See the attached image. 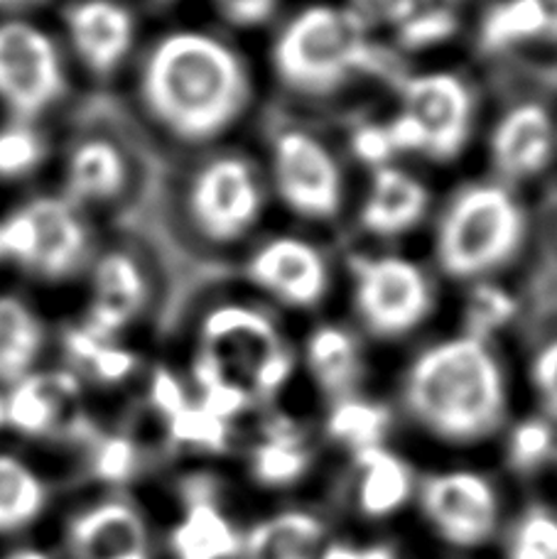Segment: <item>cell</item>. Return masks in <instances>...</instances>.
<instances>
[{
  "mask_svg": "<svg viewBox=\"0 0 557 559\" xmlns=\"http://www.w3.org/2000/svg\"><path fill=\"white\" fill-rule=\"evenodd\" d=\"M96 476L104 481H128L138 468V449L126 437L102 439L94 454Z\"/></svg>",
  "mask_w": 557,
  "mask_h": 559,
  "instance_id": "cell-35",
  "label": "cell"
},
{
  "mask_svg": "<svg viewBox=\"0 0 557 559\" xmlns=\"http://www.w3.org/2000/svg\"><path fill=\"white\" fill-rule=\"evenodd\" d=\"M45 155L43 138L27 126H10L0 131V177H23L39 165Z\"/></svg>",
  "mask_w": 557,
  "mask_h": 559,
  "instance_id": "cell-30",
  "label": "cell"
},
{
  "mask_svg": "<svg viewBox=\"0 0 557 559\" xmlns=\"http://www.w3.org/2000/svg\"><path fill=\"white\" fill-rule=\"evenodd\" d=\"M194 373L206 391L204 411L224 417L244 401V385L258 395L277 391L291 373V352L258 309L222 305L204 317Z\"/></svg>",
  "mask_w": 557,
  "mask_h": 559,
  "instance_id": "cell-4",
  "label": "cell"
},
{
  "mask_svg": "<svg viewBox=\"0 0 557 559\" xmlns=\"http://www.w3.org/2000/svg\"><path fill=\"white\" fill-rule=\"evenodd\" d=\"M479 39L489 52L557 45V0H499L486 10Z\"/></svg>",
  "mask_w": 557,
  "mask_h": 559,
  "instance_id": "cell-21",
  "label": "cell"
},
{
  "mask_svg": "<svg viewBox=\"0 0 557 559\" xmlns=\"http://www.w3.org/2000/svg\"><path fill=\"white\" fill-rule=\"evenodd\" d=\"M141 92L167 133L185 143H209L241 121L253 98V76L226 39L175 29L147 52Z\"/></svg>",
  "mask_w": 557,
  "mask_h": 559,
  "instance_id": "cell-1",
  "label": "cell"
},
{
  "mask_svg": "<svg viewBox=\"0 0 557 559\" xmlns=\"http://www.w3.org/2000/svg\"><path fill=\"white\" fill-rule=\"evenodd\" d=\"M403 405L440 442H484L509 415L501 358L479 334L440 338L417 352L405 368Z\"/></svg>",
  "mask_w": 557,
  "mask_h": 559,
  "instance_id": "cell-2",
  "label": "cell"
},
{
  "mask_svg": "<svg viewBox=\"0 0 557 559\" xmlns=\"http://www.w3.org/2000/svg\"><path fill=\"white\" fill-rule=\"evenodd\" d=\"M271 185L281 204L307 222H332L344 206V169L332 147L303 128H285L271 145Z\"/></svg>",
  "mask_w": 557,
  "mask_h": 559,
  "instance_id": "cell-8",
  "label": "cell"
},
{
  "mask_svg": "<svg viewBox=\"0 0 557 559\" xmlns=\"http://www.w3.org/2000/svg\"><path fill=\"white\" fill-rule=\"evenodd\" d=\"M241 545L232 523L204 496H192L185 521L173 533L177 559H232Z\"/></svg>",
  "mask_w": 557,
  "mask_h": 559,
  "instance_id": "cell-25",
  "label": "cell"
},
{
  "mask_svg": "<svg viewBox=\"0 0 557 559\" xmlns=\"http://www.w3.org/2000/svg\"><path fill=\"white\" fill-rule=\"evenodd\" d=\"M228 20L238 25H256L273 13L277 0H216Z\"/></svg>",
  "mask_w": 557,
  "mask_h": 559,
  "instance_id": "cell-38",
  "label": "cell"
},
{
  "mask_svg": "<svg viewBox=\"0 0 557 559\" xmlns=\"http://www.w3.org/2000/svg\"><path fill=\"white\" fill-rule=\"evenodd\" d=\"M415 488L411 466L381 444L356 452V501L366 515L386 518L407 503Z\"/></svg>",
  "mask_w": 557,
  "mask_h": 559,
  "instance_id": "cell-22",
  "label": "cell"
},
{
  "mask_svg": "<svg viewBox=\"0 0 557 559\" xmlns=\"http://www.w3.org/2000/svg\"><path fill=\"white\" fill-rule=\"evenodd\" d=\"M37 3V0H0V8H17V5H29Z\"/></svg>",
  "mask_w": 557,
  "mask_h": 559,
  "instance_id": "cell-40",
  "label": "cell"
},
{
  "mask_svg": "<svg viewBox=\"0 0 557 559\" xmlns=\"http://www.w3.org/2000/svg\"><path fill=\"white\" fill-rule=\"evenodd\" d=\"M437 305L432 277L398 253L354 258L352 307L362 326L381 342H398L427 324Z\"/></svg>",
  "mask_w": 557,
  "mask_h": 559,
  "instance_id": "cell-7",
  "label": "cell"
},
{
  "mask_svg": "<svg viewBox=\"0 0 557 559\" xmlns=\"http://www.w3.org/2000/svg\"><path fill=\"white\" fill-rule=\"evenodd\" d=\"M64 346L69 356L82 364L98 383H121L138 366V356L133 352L102 338L88 326L69 329Z\"/></svg>",
  "mask_w": 557,
  "mask_h": 559,
  "instance_id": "cell-28",
  "label": "cell"
},
{
  "mask_svg": "<svg viewBox=\"0 0 557 559\" xmlns=\"http://www.w3.org/2000/svg\"><path fill=\"white\" fill-rule=\"evenodd\" d=\"M151 401L157 407V411L165 413L167 417H173L175 413H180L185 403V393L180 383H177V378L161 368V371H155L153 376V385H151Z\"/></svg>",
  "mask_w": 557,
  "mask_h": 559,
  "instance_id": "cell-37",
  "label": "cell"
},
{
  "mask_svg": "<svg viewBox=\"0 0 557 559\" xmlns=\"http://www.w3.org/2000/svg\"><path fill=\"white\" fill-rule=\"evenodd\" d=\"M128 165L121 150L106 138L82 140L69 155L67 185L82 202L114 199L126 187Z\"/></svg>",
  "mask_w": 557,
  "mask_h": 559,
  "instance_id": "cell-23",
  "label": "cell"
},
{
  "mask_svg": "<svg viewBox=\"0 0 557 559\" xmlns=\"http://www.w3.org/2000/svg\"><path fill=\"white\" fill-rule=\"evenodd\" d=\"M420 508L425 521L447 545L464 550L489 543L501 513L494 484L470 468L427 476L420 486Z\"/></svg>",
  "mask_w": 557,
  "mask_h": 559,
  "instance_id": "cell-12",
  "label": "cell"
},
{
  "mask_svg": "<svg viewBox=\"0 0 557 559\" xmlns=\"http://www.w3.org/2000/svg\"><path fill=\"white\" fill-rule=\"evenodd\" d=\"M5 423V401H0V425Z\"/></svg>",
  "mask_w": 557,
  "mask_h": 559,
  "instance_id": "cell-41",
  "label": "cell"
},
{
  "mask_svg": "<svg viewBox=\"0 0 557 559\" xmlns=\"http://www.w3.org/2000/svg\"><path fill=\"white\" fill-rule=\"evenodd\" d=\"M476 92L462 74L432 69L407 76L398 92L395 111L376 133L374 167L393 155H417L450 165L470 147L476 128ZM369 150V147H366Z\"/></svg>",
  "mask_w": 557,
  "mask_h": 559,
  "instance_id": "cell-6",
  "label": "cell"
},
{
  "mask_svg": "<svg viewBox=\"0 0 557 559\" xmlns=\"http://www.w3.org/2000/svg\"><path fill=\"white\" fill-rule=\"evenodd\" d=\"M145 299L147 283L135 258L123 251L106 253L94 271L86 326L102 338H111L133 322Z\"/></svg>",
  "mask_w": 557,
  "mask_h": 559,
  "instance_id": "cell-18",
  "label": "cell"
},
{
  "mask_svg": "<svg viewBox=\"0 0 557 559\" xmlns=\"http://www.w3.org/2000/svg\"><path fill=\"white\" fill-rule=\"evenodd\" d=\"M88 234L64 199L39 197L0 224V251L39 275L64 277L82 263Z\"/></svg>",
  "mask_w": 557,
  "mask_h": 559,
  "instance_id": "cell-10",
  "label": "cell"
},
{
  "mask_svg": "<svg viewBox=\"0 0 557 559\" xmlns=\"http://www.w3.org/2000/svg\"><path fill=\"white\" fill-rule=\"evenodd\" d=\"M5 423L33 437L88 439L94 435L82 407V385L69 371L20 378L5 401Z\"/></svg>",
  "mask_w": 557,
  "mask_h": 559,
  "instance_id": "cell-15",
  "label": "cell"
},
{
  "mask_svg": "<svg viewBox=\"0 0 557 559\" xmlns=\"http://www.w3.org/2000/svg\"><path fill=\"white\" fill-rule=\"evenodd\" d=\"M64 17L76 55L98 76L111 74L133 45L135 20L116 0H76Z\"/></svg>",
  "mask_w": 557,
  "mask_h": 559,
  "instance_id": "cell-17",
  "label": "cell"
},
{
  "mask_svg": "<svg viewBox=\"0 0 557 559\" xmlns=\"http://www.w3.org/2000/svg\"><path fill=\"white\" fill-rule=\"evenodd\" d=\"M334 427L344 442H349L356 452L378 447V435L383 432V417L366 405H340L334 415Z\"/></svg>",
  "mask_w": 557,
  "mask_h": 559,
  "instance_id": "cell-33",
  "label": "cell"
},
{
  "mask_svg": "<svg viewBox=\"0 0 557 559\" xmlns=\"http://www.w3.org/2000/svg\"><path fill=\"white\" fill-rule=\"evenodd\" d=\"M5 559H49L45 552H37V550H17L13 555H8Z\"/></svg>",
  "mask_w": 557,
  "mask_h": 559,
  "instance_id": "cell-39",
  "label": "cell"
},
{
  "mask_svg": "<svg viewBox=\"0 0 557 559\" xmlns=\"http://www.w3.org/2000/svg\"><path fill=\"white\" fill-rule=\"evenodd\" d=\"M62 92V57L55 39L23 20L0 23V102L20 118H33Z\"/></svg>",
  "mask_w": 557,
  "mask_h": 559,
  "instance_id": "cell-11",
  "label": "cell"
},
{
  "mask_svg": "<svg viewBox=\"0 0 557 559\" xmlns=\"http://www.w3.org/2000/svg\"><path fill=\"white\" fill-rule=\"evenodd\" d=\"M121 559H147V555H131V557H121Z\"/></svg>",
  "mask_w": 557,
  "mask_h": 559,
  "instance_id": "cell-42",
  "label": "cell"
},
{
  "mask_svg": "<svg viewBox=\"0 0 557 559\" xmlns=\"http://www.w3.org/2000/svg\"><path fill=\"white\" fill-rule=\"evenodd\" d=\"M330 533L307 511H283L265 518L244 537V559H327Z\"/></svg>",
  "mask_w": 557,
  "mask_h": 559,
  "instance_id": "cell-20",
  "label": "cell"
},
{
  "mask_svg": "<svg viewBox=\"0 0 557 559\" xmlns=\"http://www.w3.org/2000/svg\"><path fill=\"white\" fill-rule=\"evenodd\" d=\"M529 381L545 419L557 423V336L535 348L529 366Z\"/></svg>",
  "mask_w": 557,
  "mask_h": 559,
  "instance_id": "cell-32",
  "label": "cell"
},
{
  "mask_svg": "<svg viewBox=\"0 0 557 559\" xmlns=\"http://www.w3.org/2000/svg\"><path fill=\"white\" fill-rule=\"evenodd\" d=\"M376 43L356 10L312 3L285 20L271 47L281 86L307 98L344 92L374 69Z\"/></svg>",
  "mask_w": 557,
  "mask_h": 559,
  "instance_id": "cell-3",
  "label": "cell"
},
{
  "mask_svg": "<svg viewBox=\"0 0 557 559\" xmlns=\"http://www.w3.org/2000/svg\"><path fill=\"white\" fill-rule=\"evenodd\" d=\"M170 432L177 442L185 444H222V423H218L216 415L204 411V407L185 405L180 413L170 417Z\"/></svg>",
  "mask_w": 557,
  "mask_h": 559,
  "instance_id": "cell-34",
  "label": "cell"
},
{
  "mask_svg": "<svg viewBox=\"0 0 557 559\" xmlns=\"http://www.w3.org/2000/svg\"><path fill=\"white\" fill-rule=\"evenodd\" d=\"M246 275L263 295L295 312L320 307L332 289V267L315 243L300 236H273L251 253Z\"/></svg>",
  "mask_w": 557,
  "mask_h": 559,
  "instance_id": "cell-13",
  "label": "cell"
},
{
  "mask_svg": "<svg viewBox=\"0 0 557 559\" xmlns=\"http://www.w3.org/2000/svg\"><path fill=\"white\" fill-rule=\"evenodd\" d=\"M307 366L317 385L346 401L364 373V358L356 338L340 326H320L307 338Z\"/></svg>",
  "mask_w": 557,
  "mask_h": 559,
  "instance_id": "cell-24",
  "label": "cell"
},
{
  "mask_svg": "<svg viewBox=\"0 0 557 559\" xmlns=\"http://www.w3.org/2000/svg\"><path fill=\"white\" fill-rule=\"evenodd\" d=\"M265 212V185L251 159L218 155L189 185V214L212 243H236L253 231Z\"/></svg>",
  "mask_w": 557,
  "mask_h": 559,
  "instance_id": "cell-9",
  "label": "cell"
},
{
  "mask_svg": "<svg viewBox=\"0 0 557 559\" xmlns=\"http://www.w3.org/2000/svg\"><path fill=\"white\" fill-rule=\"evenodd\" d=\"M432 206V194L420 177L395 163L376 165L366 187L359 224L369 236L391 241L413 234Z\"/></svg>",
  "mask_w": 557,
  "mask_h": 559,
  "instance_id": "cell-16",
  "label": "cell"
},
{
  "mask_svg": "<svg viewBox=\"0 0 557 559\" xmlns=\"http://www.w3.org/2000/svg\"><path fill=\"white\" fill-rule=\"evenodd\" d=\"M45 346V326L33 307L13 295H0V381L17 383L29 376Z\"/></svg>",
  "mask_w": 557,
  "mask_h": 559,
  "instance_id": "cell-26",
  "label": "cell"
},
{
  "mask_svg": "<svg viewBox=\"0 0 557 559\" xmlns=\"http://www.w3.org/2000/svg\"><path fill=\"white\" fill-rule=\"evenodd\" d=\"M69 547L74 559H121L147 555L143 518L133 506L111 501L92 508L69 527Z\"/></svg>",
  "mask_w": 557,
  "mask_h": 559,
  "instance_id": "cell-19",
  "label": "cell"
},
{
  "mask_svg": "<svg viewBox=\"0 0 557 559\" xmlns=\"http://www.w3.org/2000/svg\"><path fill=\"white\" fill-rule=\"evenodd\" d=\"M45 508V486L15 456L0 454V533L20 531Z\"/></svg>",
  "mask_w": 557,
  "mask_h": 559,
  "instance_id": "cell-27",
  "label": "cell"
},
{
  "mask_svg": "<svg viewBox=\"0 0 557 559\" xmlns=\"http://www.w3.org/2000/svg\"><path fill=\"white\" fill-rule=\"evenodd\" d=\"M0 255H3V251H0Z\"/></svg>",
  "mask_w": 557,
  "mask_h": 559,
  "instance_id": "cell-43",
  "label": "cell"
},
{
  "mask_svg": "<svg viewBox=\"0 0 557 559\" xmlns=\"http://www.w3.org/2000/svg\"><path fill=\"white\" fill-rule=\"evenodd\" d=\"M529 241V214L513 187L486 179L447 199L435 228V261L460 283L486 280L509 267Z\"/></svg>",
  "mask_w": 557,
  "mask_h": 559,
  "instance_id": "cell-5",
  "label": "cell"
},
{
  "mask_svg": "<svg viewBox=\"0 0 557 559\" xmlns=\"http://www.w3.org/2000/svg\"><path fill=\"white\" fill-rule=\"evenodd\" d=\"M553 444L555 439L550 419H523V423L513 427L509 437V459L515 468L529 472V468L541 466L550 456Z\"/></svg>",
  "mask_w": 557,
  "mask_h": 559,
  "instance_id": "cell-31",
  "label": "cell"
},
{
  "mask_svg": "<svg viewBox=\"0 0 557 559\" xmlns=\"http://www.w3.org/2000/svg\"><path fill=\"white\" fill-rule=\"evenodd\" d=\"M557 153V123L541 102H521L496 118L489 163L499 182L515 187L545 175Z\"/></svg>",
  "mask_w": 557,
  "mask_h": 559,
  "instance_id": "cell-14",
  "label": "cell"
},
{
  "mask_svg": "<svg viewBox=\"0 0 557 559\" xmlns=\"http://www.w3.org/2000/svg\"><path fill=\"white\" fill-rule=\"evenodd\" d=\"M303 454L297 449L273 442L258 449L256 454V474L261 481L268 484H283L291 481V478L303 468Z\"/></svg>",
  "mask_w": 557,
  "mask_h": 559,
  "instance_id": "cell-36",
  "label": "cell"
},
{
  "mask_svg": "<svg viewBox=\"0 0 557 559\" xmlns=\"http://www.w3.org/2000/svg\"><path fill=\"white\" fill-rule=\"evenodd\" d=\"M506 559H557V515L548 508H531L509 537Z\"/></svg>",
  "mask_w": 557,
  "mask_h": 559,
  "instance_id": "cell-29",
  "label": "cell"
}]
</instances>
